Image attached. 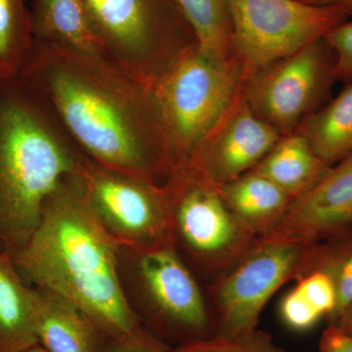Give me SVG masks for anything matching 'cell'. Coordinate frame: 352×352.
Segmentation results:
<instances>
[{
    "label": "cell",
    "mask_w": 352,
    "mask_h": 352,
    "mask_svg": "<svg viewBox=\"0 0 352 352\" xmlns=\"http://www.w3.org/2000/svg\"><path fill=\"white\" fill-rule=\"evenodd\" d=\"M22 352H50L46 351L45 349H43V346H39V344H36V346L30 347V349H25V351Z\"/></svg>",
    "instance_id": "4dcf8cb0"
},
{
    "label": "cell",
    "mask_w": 352,
    "mask_h": 352,
    "mask_svg": "<svg viewBox=\"0 0 352 352\" xmlns=\"http://www.w3.org/2000/svg\"><path fill=\"white\" fill-rule=\"evenodd\" d=\"M30 12L34 41L103 57L87 0H34Z\"/></svg>",
    "instance_id": "2e32d148"
},
{
    "label": "cell",
    "mask_w": 352,
    "mask_h": 352,
    "mask_svg": "<svg viewBox=\"0 0 352 352\" xmlns=\"http://www.w3.org/2000/svg\"><path fill=\"white\" fill-rule=\"evenodd\" d=\"M281 136L252 112L241 88L189 161L220 186L256 168Z\"/></svg>",
    "instance_id": "7c38bea8"
},
{
    "label": "cell",
    "mask_w": 352,
    "mask_h": 352,
    "mask_svg": "<svg viewBox=\"0 0 352 352\" xmlns=\"http://www.w3.org/2000/svg\"><path fill=\"white\" fill-rule=\"evenodd\" d=\"M117 256L122 293L143 328L173 347L214 335L207 295L173 245H118Z\"/></svg>",
    "instance_id": "277c9868"
},
{
    "label": "cell",
    "mask_w": 352,
    "mask_h": 352,
    "mask_svg": "<svg viewBox=\"0 0 352 352\" xmlns=\"http://www.w3.org/2000/svg\"><path fill=\"white\" fill-rule=\"evenodd\" d=\"M171 244L206 286L235 265L259 242L234 217L220 186L188 161L164 185Z\"/></svg>",
    "instance_id": "5b68a950"
},
{
    "label": "cell",
    "mask_w": 352,
    "mask_h": 352,
    "mask_svg": "<svg viewBox=\"0 0 352 352\" xmlns=\"http://www.w3.org/2000/svg\"><path fill=\"white\" fill-rule=\"evenodd\" d=\"M222 197L234 217L258 239H263L279 224L293 199L258 171L220 185Z\"/></svg>",
    "instance_id": "9a60e30c"
},
{
    "label": "cell",
    "mask_w": 352,
    "mask_h": 352,
    "mask_svg": "<svg viewBox=\"0 0 352 352\" xmlns=\"http://www.w3.org/2000/svg\"><path fill=\"white\" fill-rule=\"evenodd\" d=\"M279 315L285 325L296 332L311 330L324 318L321 312L308 302L296 286L282 298Z\"/></svg>",
    "instance_id": "cb8c5ba5"
},
{
    "label": "cell",
    "mask_w": 352,
    "mask_h": 352,
    "mask_svg": "<svg viewBox=\"0 0 352 352\" xmlns=\"http://www.w3.org/2000/svg\"><path fill=\"white\" fill-rule=\"evenodd\" d=\"M173 352H289L278 346L270 333L256 330L238 336L214 335L175 346Z\"/></svg>",
    "instance_id": "603a6c76"
},
{
    "label": "cell",
    "mask_w": 352,
    "mask_h": 352,
    "mask_svg": "<svg viewBox=\"0 0 352 352\" xmlns=\"http://www.w3.org/2000/svg\"><path fill=\"white\" fill-rule=\"evenodd\" d=\"M36 344L32 287L13 256L0 252V352H22Z\"/></svg>",
    "instance_id": "ac0fdd59"
},
{
    "label": "cell",
    "mask_w": 352,
    "mask_h": 352,
    "mask_svg": "<svg viewBox=\"0 0 352 352\" xmlns=\"http://www.w3.org/2000/svg\"><path fill=\"white\" fill-rule=\"evenodd\" d=\"M233 41L244 76L325 38L351 14L300 0H228Z\"/></svg>",
    "instance_id": "ba28073f"
},
{
    "label": "cell",
    "mask_w": 352,
    "mask_h": 352,
    "mask_svg": "<svg viewBox=\"0 0 352 352\" xmlns=\"http://www.w3.org/2000/svg\"><path fill=\"white\" fill-rule=\"evenodd\" d=\"M328 326H332L340 332L352 336V305L338 315L332 322L328 323Z\"/></svg>",
    "instance_id": "f1b7e54d"
},
{
    "label": "cell",
    "mask_w": 352,
    "mask_h": 352,
    "mask_svg": "<svg viewBox=\"0 0 352 352\" xmlns=\"http://www.w3.org/2000/svg\"><path fill=\"white\" fill-rule=\"evenodd\" d=\"M308 245L259 240L235 265L208 285L214 335L238 336L258 329L271 296L300 276Z\"/></svg>",
    "instance_id": "30bf717a"
},
{
    "label": "cell",
    "mask_w": 352,
    "mask_h": 352,
    "mask_svg": "<svg viewBox=\"0 0 352 352\" xmlns=\"http://www.w3.org/2000/svg\"><path fill=\"white\" fill-rule=\"evenodd\" d=\"M352 229V153L292 201L279 224L261 241L315 244Z\"/></svg>",
    "instance_id": "4fadbf2b"
},
{
    "label": "cell",
    "mask_w": 352,
    "mask_h": 352,
    "mask_svg": "<svg viewBox=\"0 0 352 352\" xmlns=\"http://www.w3.org/2000/svg\"><path fill=\"white\" fill-rule=\"evenodd\" d=\"M320 352H352V336L328 326L319 340Z\"/></svg>",
    "instance_id": "83f0119b"
},
{
    "label": "cell",
    "mask_w": 352,
    "mask_h": 352,
    "mask_svg": "<svg viewBox=\"0 0 352 352\" xmlns=\"http://www.w3.org/2000/svg\"><path fill=\"white\" fill-rule=\"evenodd\" d=\"M20 78L88 159L160 186L168 179L175 166L153 90L104 57L38 41Z\"/></svg>",
    "instance_id": "6da1fadb"
},
{
    "label": "cell",
    "mask_w": 352,
    "mask_h": 352,
    "mask_svg": "<svg viewBox=\"0 0 352 352\" xmlns=\"http://www.w3.org/2000/svg\"><path fill=\"white\" fill-rule=\"evenodd\" d=\"M117 250L80 173L65 177L48 196L36 231L13 261L30 287L63 296L108 340L116 339L142 328L120 287Z\"/></svg>",
    "instance_id": "7a4b0ae2"
},
{
    "label": "cell",
    "mask_w": 352,
    "mask_h": 352,
    "mask_svg": "<svg viewBox=\"0 0 352 352\" xmlns=\"http://www.w3.org/2000/svg\"><path fill=\"white\" fill-rule=\"evenodd\" d=\"M300 1L312 4V6L342 7L351 15L352 14V0H300Z\"/></svg>",
    "instance_id": "f546056e"
},
{
    "label": "cell",
    "mask_w": 352,
    "mask_h": 352,
    "mask_svg": "<svg viewBox=\"0 0 352 352\" xmlns=\"http://www.w3.org/2000/svg\"><path fill=\"white\" fill-rule=\"evenodd\" d=\"M331 166L315 154L300 131L284 134L252 170L274 182L293 200L314 188Z\"/></svg>",
    "instance_id": "e0dca14e"
},
{
    "label": "cell",
    "mask_w": 352,
    "mask_h": 352,
    "mask_svg": "<svg viewBox=\"0 0 352 352\" xmlns=\"http://www.w3.org/2000/svg\"><path fill=\"white\" fill-rule=\"evenodd\" d=\"M296 131L329 166L352 153V82L335 98L310 113Z\"/></svg>",
    "instance_id": "d6986e66"
},
{
    "label": "cell",
    "mask_w": 352,
    "mask_h": 352,
    "mask_svg": "<svg viewBox=\"0 0 352 352\" xmlns=\"http://www.w3.org/2000/svg\"><path fill=\"white\" fill-rule=\"evenodd\" d=\"M83 157L36 88L0 78V252L27 245L48 196L80 173Z\"/></svg>",
    "instance_id": "3957f363"
},
{
    "label": "cell",
    "mask_w": 352,
    "mask_h": 352,
    "mask_svg": "<svg viewBox=\"0 0 352 352\" xmlns=\"http://www.w3.org/2000/svg\"><path fill=\"white\" fill-rule=\"evenodd\" d=\"M34 41L25 0H0V78H19Z\"/></svg>",
    "instance_id": "7402d4cb"
},
{
    "label": "cell",
    "mask_w": 352,
    "mask_h": 352,
    "mask_svg": "<svg viewBox=\"0 0 352 352\" xmlns=\"http://www.w3.org/2000/svg\"><path fill=\"white\" fill-rule=\"evenodd\" d=\"M310 271L325 273L335 285L337 305L327 319L330 323L352 305V229L308 245L298 278Z\"/></svg>",
    "instance_id": "44dd1931"
},
{
    "label": "cell",
    "mask_w": 352,
    "mask_h": 352,
    "mask_svg": "<svg viewBox=\"0 0 352 352\" xmlns=\"http://www.w3.org/2000/svg\"><path fill=\"white\" fill-rule=\"evenodd\" d=\"M335 58L325 38L308 44L244 78L249 107L281 135L322 107L333 80Z\"/></svg>",
    "instance_id": "9c48e42d"
},
{
    "label": "cell",
    "mask_w": 352,
    "mask_h": 352,
    "mask_svg": "<svg viewBox=\"0 0 352 352\" xmlns=\"http://www.w3.org/2000/svg\"><path fill=\"white\" fill-rule=\"evenodd\" d=\"M173 349L142 327L129 335L109 339L103 352H173Z\"/></svg>",
    "instance_id": "4316f807"
},
{
    "label": "cell",
    "mask_w": 352,
    "mask_h": 352,
    "mask_svg": "<svg viewBox=\"0 0 352 352\" xmlns=\"http://www.w3.org/2000/svg\"><path fill=\"white\" fill-rule=\"evenodd\" d=\"M34 330L50 352H103L107 338L82 309L63 296L32 287Z\"/></svg>",
    "instance_id": "5bb4252c"
},
{
    "label": "cell",
    "mask_w": 352,
    "mask_h": 352,
    "mask_svg": "<svg viewBox=\"0 0 352 352\" xmlns=\"http://www.w3.org/2000/svg\"><path fill=\"white\" fill-rule=\"evenodd\" d=\"M324 38L335 58L336 80L352 82V22L344 21L336 25Z\"/></svg>",
    "instance_id": "484cf974"
},
{
    "label": "cell",
    "mask_w": 352,
    "mask_h": 352,
    "mask_svg": "<svg viewBox=\"0 0 352 352\" xmlns=\"http://www.w3.org/2000/svg\"><path fill=\"white\" fill-rule=\"evenodd\" d=\"M80 175L97 219L116 244L134 248L173 245L164 185L109 170L85 156Z\"/></svg>",
    "instance_id": "8fae6325"
},
{
    "label": "cell",
    "mask_w": 352,
    "mask_h": 352,
    "mask_svg": "<svg viewBox=\"0 0 352 352\" xmlns=\"http://www.w3.org/2000/svg\"><path fill=\"white\" fill-rule=\"evenodd\" d=\"M101 52L153 89L184 51L198 45L175 0H87Z\"/></svg>",
    "instance_id": "8992f818"
},
{
    "label": "cell",
    "mask_w": 352,
    "mask_h": 352,
    "mask_svg": "<svg viewBox=\"0 0 352 352\" xmlns=\"http://www.w3.org/2000/svg\"><path fill=\"white\" fill-rule=\"evenodd\" d=\"M295 286L326 320L333 314L337 305V292L327 274L321 271H310L296 280Z\"/></svg>",
    "instance_id": "d4e9b609"
},
{
    "label": "cell",
    "mask_w": 352,
    "mask_h": 352,
    "mask_svg": "<svg viewBox=\"0 0 352 352\" xmlns=\"http://www.w3.org/2000/svg\"><path fill=\"white\" fill-rule=\"evenodd\" d=\"M195 34L199 50L219 60L238 58L228 0H175Z\"/></svg>",
    "instance_id": "ffe728a7"
},
{
    "label": "cell",
    "mask_w": 352,
    "mask_h": 352,
    "mask_svg": "<svg viewBox=\"0 0 352 352\" xmlns=\"http://www.w3.org/2000/svg\"><path fill=\"white\" fill-rule=\"evenodd\" d=\"M239 58L219 60L192 46L153 88L163 117L173 166L196 148L235 100L244 82Z\"/></svg>",
    "instance_id": "52a82bcc"
}]
</instances>
